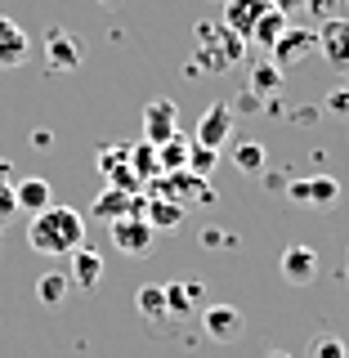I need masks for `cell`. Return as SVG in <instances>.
I'll list each match as a JSON object with an SVG mask.
<instances>
[{"label":"cell","instance_id":"6da1fadb","mask_svg":"<svg viewBox=\"0 0 349 358\" xmlns=\"http://www.w3.org/2000/svg\"><path fill=\"white\" fill-rule=\"evenodd\" d=\"M27 246L36 255H72L85 246V215L76 206H50L27 224Z\"/></svg>","mask_w":349,"mask_h":358},{"label":"cell","instance_id":"7a4b0ae2","mask_svg":"<svg viewBox=\"0 0 349 358\" xmlns=\"http://www.w3.org/2000/svg\"><path fill=\"white\" fill-rule=\"evenodd\" d=\"M112 233V246H117L121 255H134V260H143V255H152V242H157V229L143 215H121L108 224Z\"/></svg>","mask_w":349,"mask_h":358},{"label":"cell","instance_id":"3957f363","mask_svg":"<svg viewBox=\"0 0 349 358\" xmlns=\"http://www.w3.org/2000/svg\"><path fill=\"white\" fill-rule=\"evenodd\" d=\"M269 54H273V67H278V72H287V67H296L300 59L318 54V31H313V27H287Z\"/></svg>","mask_w":349,"mask_h":358},{"label":"cell","instance_id":"277c9868","mask_svg":"<svg viewBox=\"0 0 349 358\" xmlns=\"http://www.w3.org/2000/svg\"><path fill=\"white\" fill-rule=\"evenodd\" d=\"M193 143H201V148H215V152H224V143H233V103H211L206 112H201Z\"/></svg>","mask_w":349,"mask_h":358},{"label":"cell","instance_id":"5b68a950","mask_svg":"<svg viewBox=\"0 0 349 358\" xmlns=\"http://www.w3.org/2000/svg\"><path fill=\"white\" fill-rule=\"evenodd\" d=\"M175 134H179V108H175V99H152V103L143 108V143L162 148L166 139H175Z\"/></svg>","mask_w":349,"mask_h":358},{"label":"cell","instance_id":"8992f818","mask_svg":"<svg viewBox=\"0 0 349 358\" xmlns=\"http://www.w3.org/2000/svg\"><path fill=\"white\" fill-rule=\"evenodd\" d=\"M45 59H50L54 72H76L85 54H81V41H76L67 27H50L45 31Z\"/></svg>","mask_w":349,"mask_h":358},{"label":"cell","instance_id":"52a82bcc","mask_svg":"<svg viewBox=\"0 0 349 358\" xmlns=\"http://www.w3.org/2000/svg\"><path fill=\"white\" fill-rule=\"evenodd\" d=\"M318 54L332 67H341V72H345V67H349V18L336 14V18L322 22V27H318Z\"/></svg>","mask_w":349,"mask_h":358},{"label":"cell","instance_id":"ba28073f","mask_svg":"<svg viewBox=\"0 0 349 358\" xmlns=\"http://www.w3.org/2000/svg\"><path fill=\"white\" fill-rule=\"evenodd\" d=\"M269 14V0H224V14H220V27H229L233 36H251V27Z\"/></svg>","mask_w":349,"mask_h":358},{"label":"cell","instance_id":"9c48e42d","mask_svg":"<svg viewBox=\"0 0 349 358\" xmlns=\"http://www.w3.org/2000/svg\"><path fill=\"white\" fill-rule=\"evenodd\" d=\"M9 188H14L18 210H27V215H41V210L54 206V188H50V179H41V175H18Z\"/></svg>","mask_w":349,"mask_h":358},{"label":"cell","instance_id":"30bf717a","mask_svg":"<svg viewBox=\"0 0 349 358\" xmlns=\"http://www.w3.org/2000/svg\"><path fill=\"white\" fill-rule=\"evenodd\" d=\"M246 327V318H242V309H233V305H211L206 313H201V331L211 336V341H238Z\"/></svg>","mask_w":349,"mask_h":358},{"label":"cell","instance_id":"8fae6325","mask_svg":"<svg viewBox=\"0 0 349 358\" xmlns=\"http://www.w3.org/2000/svg\"><path fill=\"white\" fill-rule=\"evenodd\" d=\"M287 193H291V201H309V206H332V201H341V179H332V175L296 179V184H291Z\"/></svg>","mask_w":349,"mask_h":358},{"label":"cell","instance_id":"7c38bea8","mask_svg":"<svg viewBox=\"0 0 349 358\" xmlns=\"http://www.w3.org/2000/svg\"><path fill=\"white\" fill-rule=\"evenodd\" d=\"M90 215H99V220H121V215H143V193H121V188H104L99 193V201L90 206Z\"/></svg>","mask_w":349,"mask_h":358},{"label":"cell","instance_id":"4fadbf2b","mask_svg":"<svg viewBox=\"0 0 349 358\" xmlns=\"http://www.w3.org/2000/svg\"><path fill=\"white\" fill-rule=\"evenodd\" d=\"M278 268H283V278L291 287H309L313 273H318V251H313V246H287Z\"/></svg>","mask_w":349,"mask_h":358},{"label":"cell","instance_id":"5bb4252c","mask_svg":"<svg viewBox=\"0 0 349 358\" xmlns=\"http://www.w3.org/2000/svg\"><path fill=\"white\" fill-rule=\"evenodd\" d=\"M67 260H72V268H67V282L72 287H81V291L99 287V278H104V255H99L94 246H81V251H72Z\"/></svg>","mask_w":349,"mask_h":358},{"label":"cell","instance_id":"9a60e30c","mask_svg":"<svg viewBox=\"0 0 349 358\" xmlns=\"http://www.w3.org/2000/svg\"><path fill=\"white\" fill-rule=\"evenodd\" d=\"M27 59V31L9 14H0V67H18Z\"/></svg>","mask_w":349,"mask_h":358},{"label":"cell","instance_id":"2e32d148","mask_svg":"<svg viewBox=\"0 0 349 358\" xmlns=\"http://www.w3.org/2000/svg\"><path fill=\"white\" fill-rule=\"evenodd\" d=\"M287 27H291V22H287V14H283V9H273V5H269V14H264V18L251 27V36H246V41H251V45H260V50H273V45H278V36H283Z\"/></svg>","mask_w":349,"mask_h":358},{"label":"cell","instance_id":"e0dca14e","mask_svg":"<svg viewBox=\"0 0 349 358\" xmlns=\"http://www.w3.org/2000/svg\"><path fill=\"white\" fill-rule=\"evenodd\" d=\"M143 220L152 224V229H179L184 224V206H175V201H162V197H143Z\"/></svg>","mask_w":349,"mask_h":358},{"label":"cell","instance_id":"ac0fdd59","mask_svg":"<svg viewBox=\"0 0 349 358\" xmlns=\"http://www.w3.org/2000/svg\"><path fill=\"white\" fill-rule=\"evenodd\" d=\"M201 296H206L201 282H166V309L171 313H193Z\"/></svg>","mask_w":349,"mask_h":358},{"label":"cell","instance_id":"d6986e66","mask_svg":"<svg viewBox=\"0 0 349 358\" xmlns=\"http://www.w3.org/2000/svg\"><path fill=\"white\" fill-rule=\"evenodd\" d=\"M134 305H139V313H143L148 322H162L166 313H171V309H166V287H162V282L139 287V291H134Z\"/></svg>","mask_w":349,"mask_h":358},{"label":"cell","instance_id":"ffe728a7","mask_svg":"<svg viewBox=\"0 0 349 358\" xmlns=\"http://www.w3.org/2000/svg\"><path fill=\"white\" fill-rule=\"evenodd\" d=\"M188 148H193V139H184V134L166 139L162 148H157V166H162V175H171V171H184V166H188Z\"/></svg>","mask_w":349,"mask_h":358},{"label":"cell","instance_id":"44dd1931","mask_svg":"<svg viewBox=\"0 0 349 358\" xmlns=\"http://www.w3.org/2000/svg\"><path fill=\"white\" fill-rule=\"evenodd\" d=\"M130 171H134V179H139L143 188H148L152 179L162 175V166H157V148H152V143H139V148H130Z\"/></svg>","mask_w":349,"mask_h":358},{"label":"cell","instance_id":"7402d4cb","mask_svg":"<svg viewBox=\"0 0 349 358\" xmlns=\"http://www.w3.org/2000/svg\"><path fill=\"white\" fill-rule=\"evenodd\" d=\"M67 273H59V268H54V273H45V278H36V300L41 305H63L67 300Z\"/></svg>","mask_w":349,"mask_h":358},{"label":"cell","instance_id":"603a6c76","mask_svg":"<svg viewBox=\"0 0 349 358\" xmlns=\"http://www.w3.org/2000/svg\"><path fill=\"white\" fill-rule=\"evenodd\" d=\"M215 166H220V152H215V148H201V143H193V148H188V166H184L188 175L211 179V175H215Z\"/></svg>","mask_w":349,"mask_h":358},{"label":"cell","instance_id":"cb8c5ba5","mask_svg":"<svg viewBox=\"0 0 349 358\" xmlns=\"http://www.w3.org/2000/svg\"><path fill=\"white\" fill-rule=\"evenodd\" d=\"M233 162H238L246 175H260L264 171V148L251 143V139H242V143H233Z\"/></svg>","mask_w":349,"mask_h":358},{"label":"cell","instance_id":"d4e9b609","mask_svg":"<svg viewBox=\"0 0 349 358\" xmlns=\"http://www.w3.org/2000/svg\"><path fill=\"white\" fill-rule=\"evenodd\" d=\"M130 162V148H126V143H112V148H104V152H99L94 157V166H99V175H112V171H121V166H126Z\"/></svg>","mask_w":349,"mask_h":358},{"label":"cell","instance_id":"484cf974","mask_svg":"<svg viewBox=\"0 0 349 358\" xmlns=\"http://www.w3.org/2000/svg\"><path fill=\"white\" fill-rule=\"evenodd\" d=\"M283 81H287V76L278 72L273 63H260V67H255V81H251V85H255V90H278Z\"/></svg>","mask_w":349,"mask_h":358},{"label":"cell","instance_id":"4316f807","mask_svg":"<svg viewBox=\"0 0 349 358\" xmlns=\"http://www.w3.org/2000/svg\"><path fill=\"white\" fill-rule=\"evenodd\" d=\"M313 358H349L345 341H336V336H322L318 345H313Z\"/></svg>","mask_w":349,"mask_h":358},{"label":"cell","instance_id":"83f0119b","mask_svg":"<svg viewBox=\"0 0 349 358\" xmlns=\"http://www.w3.org/2000/svg\"><path fill=\"white\" fill-rule=\"evenodd\" d=\"M18 215V201H14V188L9 184H0V229H5L9 220Z\"/></svg>","mask_w":349,"mask_h":358},{"label":"cell","instance_id":"f1b7e54d","mask_svg":"<svg viewBox=\"0 0 349 358\" xmlns=\"http://www.w3.org/2000/svg\"><path fill=\"white\" fill-rule=\"evenodd\" d=\"M327 112H332V117H349V90H332V94H327Z\"/></svg>","mask_w":349,"mask_h":358},{"label":"cell","instance_id":"f546056e","mask_svg":"<svg viewBox=\"0 0 349 358\" xmlns=\"http://www.w3.org/2000/svg\"><path fill=\"white\" fill-rule=\"evenodd\" d=\"M309 5V14L318 18V22H327V18H336V0H305Z\"/></svg>","mask_w":349,"mask_h":358},{"label":"cell","instance_id":"4dcf8cb0","mask_svg":"<svg viewBox=\"0 0 349 358\" xmlns=\"http://www.w3.org/2000/svg\"><path fill=\"white\" fill-rule=\"evenodd\" d=\"M201 242H206V246H215V251H220V246H233V233H220V229H206V233H201Z\"/></svg>","mask_w":349,"mask_h":358},{"label":"cell","instance_id":"1f68e13d","mask_svg":"<svg viewBox=\"0 0 349 358\" xmlns=\"http://www.w3.org/2000/svg\"><path fill=\"white\" fill-rule=\"evenodd\" d=\"M269 5H273V9H283V14L291 18V9H300V5H305V0H269Z\"/></svg>","mask_w":349,"mask_h":358},{"label":"cell","instance_id":"d6a6232c","mask_svg":"<svg viewBox=\"0 0 349 358\" xmlns=\"http://www.w3.org/2000/svg\"><path fill=\"white\" fill-rule=\"evenodd\" d=\"M14 179H18V175H14V166L0 162V184H14Z\"/></svg>","mask_w":349,"mask_h":358},{"label":"cell","instance_id":"836d02e7","mask_svg":"<svg viewBox=\"0 0 349 358\" xmlns=\"http://www.w3.org/2000/svg\"><path fill=\"white\" fill-rule=\"evenodd\" d=\"M264 358H287V354H283V350H273V354H264Z\"/></svg>","mask_w":349,"mask_h":358},{"label":"cell","instance_id":"e575fe53","mask_svg":"<svg viewBox=\"0 0 349 358\" xmlns=\"http://www.w3.org/2000/svg\"><path fill=\"white\" fill-rule=\"evenodd\" d=\"M345 278H349V255H345Z\"/></svg>","mask_w":349,"mask_h":358},{"label":"cell","instance_id":"d590c367","mask_svg":"<svg viewBox=\"0 0 349 358\" xmlns=\"http://www.w3.org/2000/svg\"><path fill=\"white\" fill-rule=\"evenodd\" d=\"M99 5H117V0H99Z\"/></svg>","mask_w":349,"mask_h":358}]
</instances>
